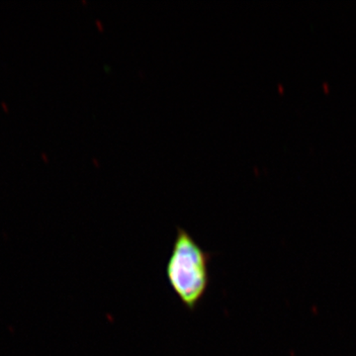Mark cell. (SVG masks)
Segmentation results:
<instances>
[{
  "label": "cell",
  "mask_w": 356,
  "mask_h": 356,
  "mask_svg": "<svg viewBox=\"0 0 356 356\" xmlns=\"http://www.w3.org/2000/svg\"><path fill=\"white\" fill-rule=\"evenodd\" d=\"M211 259L210 252L178 227L165 273L168 284L187 310H195L207 292Z\"/></svg>",
  "instance_id": "obj_1"
}]
</instances>
